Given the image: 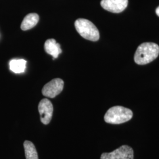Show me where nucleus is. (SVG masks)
Segmentation results:
<instances>
[{
    "label": "nucleus",
    "instance_id": "obj_1",
    "mask_svg": "<svg viewBox=\"0 0 159 159\" xmlns=\"http://www.w3.org/2000/svg\"><path fill=\"white\" fill-rule=\"evenodd\" d=\"M159 54V47L153 43H144L138 47L134 54V61L139 65L151 63Z\"/></svg>",
    "mask_w": 159,
    "mask_h": 159
},
{
    "label": "nucleus",
    "instance_id": "obj_3",
    "mask_svg": "<svg viewBox=\"0 0 159 159\" xmlns=\"http://www.w3.org/2000/svg\"><path fill=\"white\" fill-rule=\"evenodd\" d=\"M74 25L78 33L84 39L92 41L99 40V31L95 25L90 21L84 18H79L75 21Z\"/></svg>",
    "mask_w": 159,
    "mask_h": 159
},
{
    "label": "nucleus",
    "instance_id": "obj_2",
    "mask_svg": "<svg viewBox=\"0 0 159 159\" xmlns=\"http://www.w3.org/2000/svg\"><path fill=\"white\" fill-rule=\"evenodd\" d=\"M132 111L122 106H114L106 112L104 120L106 123L113 125L124 123L131 119Z\"/></svg>",
    "mask_w": 159,
    "mask_h": 159
},
{
    "label": "nucleus",
    "instance_id": "obj_9",
    "mask_svg": "<svg viewBox=\"0 0 159 159\" xmlns=\"http://www.w3.org/2000/svg\"><path fill=\"white\" fill-rule=\"evenodd\" d=\"M39 21V16L36 13H30L24 17L21 24V29L27 31L34 27Z\"/></svg>",
    "mask_w": 159,
    "mask_h": 159
},
{
    "label": "nucleus",
    "instance_id": "obj_5",
    "mask_svg": "<svg viewBox=\"0 0 159 159\" xmlns=\"http://www.w3.org/2000/svg\"><path fill=\"white\" fill-rule=\"evenodd\" d=\"M64 81L60 79L52 80L44 85L42 89V93L45 97L54 98L63 91Z\"/></svg>",
    "mask_w": 159,
    "mask_h": 159
},
{
    "label": "nucleus",
    "instance_id": "obj_12",
    "mask_svg": "<svg viewBox=\"0 0 159 159\" xmlns=\"http://www.w3.org/2000/svg\"><path fill=\"white\" fill-rule=\"evenodd\" d=\"M156 14L159 17V6L156 8Z\"/></svg>",
    "mask_w": 159,
    "mask_h": 159
},
{
    "label": "nucleus",
    "instance_id": "obj_8",
    "mask_svg": "<svg viewBox=\"0 0 159 159\" xmlns=\"http://www.w3.org/2000/svg\"><path fill=\"white\" fill-rule=\"evenodd\" d=\"M44 49L47 53L51 55L53 58H57L59 54L61 53L62 50L60 45L57 43L54 39H48L47 40L44 44Z\"/></svg>",
    "mask_w": 159,
    "mask_h": 159
},
{
    "label": "nucleus",
    "instance_id": "obj_6",
    "mask_svg": "<svg viewBox=\"0 0 159 159\" xmlns=\"http://www.w3.org/2000/svg\"><path fill=\"white\" fill-rule=\"evenodd\" d=\"M39 111L41 122L44 125L49 124L53 113V106L51 102L47 98L41 100L39 104Z\"/></svg>",
    "mask_w": 159,
    "mask_h": 159
},
{
    "label": "nucleus",
    "instance_id": "obj_11",
    "mask_svg": "<svg viewBox=\"0 0 159 159\" xmlns=\"http://www.w3.org/2000/svg\"><path fill=\"white\" fill-rule=\"evenodd\" d=\"M24 148L26 159H39L37 152L33 143L25 140L24 143Z\"/></svg>",
    "mask_w": 159,
    "mask_h": 159
},
{
    "label": "nucleus",
    "instance_id": "obj_7",
    "mask_svg": "<svg viewBox=\"0 0 159 159\" xmlns=\"http://www.w3.org/2000/svg\"><path fill=\"white\" fill-rule=\"evenodd\" d=\"M101 6L102 8L113 13L123 11L128 5V0H102Z\"/></svg>",
    "mask_w": 159,
    "mask_h": 159
},
{
    "label": "nucleus",
    "instance_id": "obj_4",
    "mask_svg": "<svg viewBox=\"0 0 159 159\" xmlns=\"http://www.w3.org/2000/svg\"><path fill=\"white\" fill-rule=\"evenodd\" d=\"M134 152L133 148L123 145L111 153H104L101 155L100 159H133Z\"/></svg>",
    "mask_w": 159,
    "mask_h": 159
},
{
    "label": "nucleus",
    "instance_id": "obj_10",
    "mask_svg": "<svg viewBox=\"0 0 159 159\" xmlns=\"http://www.w3.org/2000/svg\"><path fill=\"white\" fill-rule=\"evenodd\" d=\"M27 61L23 59L12 60L10 62V68L12 72L16 74L22 73L25 71Z\"/></svg>",
    "mask_w": 159,
    "mask_h": 159
}]
</instances>
